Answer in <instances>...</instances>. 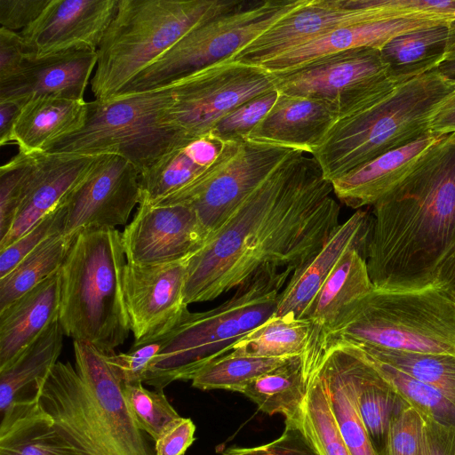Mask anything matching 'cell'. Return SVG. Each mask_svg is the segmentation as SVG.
Wrapping results in <instances>:
<instances>
[{
  "instance_id": "6da1fadb",
  "label": "cell",
  "mask_w": 455,
  "mask_h": 455,
  "mask_svg": "<svg viewBox=\"0 0 455 455\" xmlns=\"http://www.w3.org/2000/svg\"><path fill=\"white\" fill-rule=\"evenodd\" d=\"M332 193L315 159L292 152L188 259L185 303L212 300L265 268L303 267L340 224Z\"/></svg>"
},
{
  "instance_id": "7a4b0ae2",
  "label": "cell",
  "mask_w": 455,
  "mask_h": 455,
  "mask_svg": "<svg viewBox=\"0 0 455 455\" xmlns=\"http://www.w3.org/2000/svg\"><path fill=\"white\" fill-rule=\"evenodd\" d=\"M455 251V132L373 205L365 259L375 287L440 278Z\"/></svg>"
},
{
  "instance_id": "3957f363",
  "label": "cell",
  "mask_w": 455,
  "mask_h": 455,
  "mask_svg": "<svg viewBox=\"0 0 455 455\" xmlns=\"http://www.w3.org/2000/svg\"><path fill=\"white\" fill-rule=\"evenodd\" d=\"M75 365L60 362L36 396L78 455H156L127 408L123 384L93 346L74 340Z\"/></svg>"
},
{
  "instance_id": "277c9868",
  "label": "cell",
  "mask_w": 455,
  "mask_h": 455,
  "mask_svg": "<svg viewBox=\"0 0 455 455\" xmlns=\"http://www.w3.org/2000/svg\"><path fill=\"white\" fill-rule=\"evenodd\" d=\"M337 343L455 355V290L443 278L373 286L342 313L325 350Z\"/></svg>"
},
{
  "instance_id": "5b68a950",
  "label": "cell",
  "mask_w": 455,
  "mask_h": 455,
  "mask_svg": "<svg viewBox=\"0 0 455 455\" xmlns=\"http://www.w3.org/2000/svg\"><path fill=\"white\" fill-rule=\"evenodd\" d=\"M122 233L96 228L78 233L60 269L59 321L65 335L114 354L131 330L124 297Z\"/></svg>"
},
{
  "instance_id": "8992f818",
  "label": "cell",
  "mask_w": 455,
  "mask_h": 455,
  "mask_svg": "<svg viewBox=\"0 0 455 455\" xmlns=\"http://www.w3.org/2000/svg\"><path fill=\"white\" fill-rule=\"evenodd\" d=\"M292 274L265 268L237 287L220 306L188 309L166 333L144 383L163 391L177 380H191L202 368L230 353L233 346L275 315L281 291Z\"/></svg>"
},
{
  "instance_id": "52a82bcc",
  "label": "cell",
  "mask_w": 455,
  "mask_h": 455,
  "mask_svg": "<svg viewBox=\"0 0 455 455\" xmlns=\"http://www.w3.org/2000/svg\"><path fill=\"white\" fill-rule=\"evenodd\" d=\"M455 79L438 68L398 84L376 103L338 119L311 156L331 183L379 156L429 134Z\"/></svg>"
},
{
  "instance_id": "ba28073f",
  "label": "cell",
  "mask_w": 455,
  "mask_h": 455,
  "mask_svg": "<svg viewBox=\"0 0 455 455\" xmlns=\"http://www.w3.org/2000/svg\"><path fill=\"white\" fill-rule=\"evenodd\" d=\"M243 0H119L97 50L91 81L95 100L116 95L195 27Z\"/></svg>"
},
{
  "instance_id": "9c48e42d",
  "label": "cell",
  "mask_w": 455,
  "mask_h": 455,
  "mask_svg": "<svg viewBox=\"0 0 455 455\" xmlns=\"http://www.w3.org/2000/svg\"><path fill=\"white\" fill-rule=\"evenodd\" d=\"M172 103L170 85L88 101L83 125L42 152L115 155L129 161L140 174L170 151L191 141L170 124Z\"/></svg>"
},
{
  "instance_id": "30bf717a",
  "label": "cell",
  "mask_w": 455,
  "mask_h": 455,
  "mask_svg": "<svg viewBox=\"0 0 455 455\" xmlns=\"http://www.w3.org/2000/svg\"><path fill=\"white\" fill-rule=\"evenodd\" d=\"M306 0L244 1L191 29L117 94L164 87L231 58Z\"/></svg>"
},
{
  "instance_id": "8fae6325",
  "label": "cell",
  "mask_w": 455,
  "mask_h": 455,
  "mask_svg": "<svg viewBox=\"0 0 455 455\" xmlns=\"http://www.w3.org/2000/svg\"><path fill=\"white\" fill-rule=\"evenodd\" d=\"M274 75L280 93L325 102L339 119L368 108L413 78L391 74L381 51L373 48L337 52Z\"/></svg>"
},
{
  "instance_id": "7c38bea8",
  "label": "cell",
  "mask_w": 455,
  "mask_h": 455,
  "mask_svg": "<svg viewBox=\"0 0 455 455\" xmlns=\"http://www.w3.org/2000/svg\"><path fill=\"white\" fill-rule=\"evenodd\" d=\"M295 150L249 140H223L219 156L204 174L156 204L190 206L210 236Z\"/></svg>"
},
{
  "instance_id": "4fadbf2b",
  "label": "cell",
  "mask_w": 455,
  "mask_h": 455,
  "mask_svg": "<svg viewBox=\"0 0 455 455\" xmlns=\"http://www.w3.org/2000/svg\"><path fill=\"white\" fill-rule=\"evenodd\" d=\"M168 118L187 140L204 136L231 110L276 90L275 75L260 65L225 60L168 84Z\"/></svg>"
},
{
  "instance_id": "5bb4252c",
  "label": "cell",
  "mask_w": 455,
  "mask_h": 455,
  "mask_svg": "<svg viewBox=\"0 0 455 455\" xmlns=\"http://www.w3.org/2000/svg\"><path fill=\"white\" fill-rule=\"evenodd\" d=\"M388 20L401 19L381 0H306L228 60L260 65L342 27Z\"/></svg>"
},
{
  "instance_id": "9a60e30c",
  "label": "cell",
  "mask_w": 455,
  "mask_h": 455,
  "mask_svg": "<svg viewBox=\"0 0 455 455\" xmlns=\"http://www.w3.org/2000/svg\"><path fill=\"white\" fill-rule=\"evenodd\" d=\"M139 176L126 159L100 156L62 202L66 210L63 234L74 237L84 229L125 225L140 202Z\"/></svg>"
},
{
  "instance_id": "2e32d148",
  "label": "cell",
  "mask_w": 455,
  "mask_h": 455,
  "mask_svg": "<svg viewBox=\"0 0 455 455\" xmlns=\"http://www.w3.org/2000/svg\"><path fill=\"white\" fill-rule=\"evenodd\" d=\"M209 238L196 212L182 204H140L122 232L127 262L164 264L191 258Z\"/></svg>"
},
{
  "instance_id": "e0dca14e",
  "label": "cell",
  "mask_w": 455,
  "mask_h": 455,
  "mask_svg": "<svg viewBox=\"0 0 455 455\" xmlns=\"http://www.w3.org/2000/svg\"><path fill=\"white\" fill-rule=\"evenodd\" d=\"M189 259L154 265L126 262L123 288L134 342L166 333L188 310L183 291Z\"/></svg>"
},
{
  "instance_id": "ac0fdd59",
  "label": "cell",
  "mask_w": 455,
  "mask_h": 455,
  "mask_svg": "<svg viewBox=\"0 0 455 455\" xmlns=\"http://www.w3.org/2000/svg\"><path fill=\"white\" fill-rule=\"evenodd\" d=\"M119 0H51L40 16L20 32L27 50L44 56L71 50L97 51Z\"/></svg>"
},
{
  "instance_id": "d6986e66",
  "label": "cell",
  "mask_w": 455,
  "mask_h": 455,
  "mask_svg": "<svg viewBox=\"0 0 455 455\" xmlns=\"http://www.w3.org/2000/svg\"><path fill=\"white\" fill-rule=\"evenodd\" d=\"M97 61V51L92 50H71L44 56L28 52L20 68L0 82V100H12L20 106L38 98L84 100Z\"/></svg>"
},
{
  "instance_id": "ffe728a7",
  "label": "cell",
  "mask_w": 455,
  "mask_h": 455,
  "mask_svg": "<svg viewBox=\"0 0 455 455\" xmlns=\"http://www.w3.org/2000/svg\"><path fill=\"white\" fill-rule=\"evenodd\" d=\"M100 156L31 153L21 202L8 235L0 241V250L12 244L60 205Z\"/></svg>"
},
{
  "instance_id": "44dd1931",
  "label": "cell",
  "mask_w": 455,
  "mask_h": 455,
  "mask_svg": "<svg viewBox=\"0 0 455 455\" xmlns=\"http://www.w3.org/2000/svg\"><path fill=\"white\" fill-rule=\"evenodd\" d=\"M363 247L355 246L342 255L302 317L311 324L308 343L301 355L307 381L325 352L330 331L342 313L373 287Z\"/></svg>"
},
{
  "instance_id": "7402d4cb",
  "label": "cell",
  "mask_w": 455,
  "mask_h": 455,
  "mask_svg": "<svg viewBox=\"0 0 455 455\" xmlns=\"http://www.w3.org/2000/svg\"><path fill=\"white\" fill-rule=\"evenodd\" d=\"M370 368L351 346L338 343L327 347L316 373L327 394L339 433L351 455H379L362 421L357 395Z\"/></svg>"
},
{
  "instance_id": "603a6c76",
  "label": "cell",
  "mask_w": 455,
  "mask_h": 455,
  "mask_svg": "<svg viewBox=\"0 0 455 455\" xmlns=\"http://www.w3.org/2000/svg\"><path fill=\"white\" fill-rule=\"evenodd\" d=\"M370 225L371 214L363 210H356L339 224L319 252L291 275L279 295L275 316L302 318L342 255L352 247L365 249Z\"/></svg>"
},
{
  "instance_id": "cb8c5ba5",
  "label": "cell",
  "mask_w": 455,
  "mask_h": 455,
  "mask_svg": "<svg viewBox=\"0 0 455 455\" xmlns=\"http://www.w3.org/2000/svg\"><path fill=\"white\" fill-rule=\"evenodd\" d=\"M444 136L429 133L379 156L333 180V194L352 209L373 206L403 181Z\"/></svg>"
},
{
  "instance_id": "d4e9b609",
  "label": "cell",
  "mask_w": 455,
  "mask_h": 455,
  "mask_svg": "<svg viewBox=\"0 0 455 455\" xmlns=\"http://www.w3.org/2000/svg\"><path fill=\"white\" fill-rule=\"evenodd\" d=\"M339 119L327 103L280 93L276 102L245 140L312 154Z\"/></svg>"
},
{
  "instance_id": "484cf974",
  "label": "cell",
  "mask_w": 455,
  "mask_h": 455,
  "mask_svg": "<svg viewBox=\"0 0 455 455\" xmlns=\"http://www.w3.org/2000/svg\"><path fill=\"white\" fill-rule=\"evenodd\" d=\"M448 25L437 21L401 19L362 22L342 27L317 39L306 43L260 64L272 74L285 72L316 59L337 52L356 49L373 48L381 51L384 46L401 35Z\"/></svg>"
},
{
  "instance_id": "4316f807",
  "label": "cell",
  "mask_w": 455,
  "mask_h": 455,
  "mask_svg": "<svg viewBox=\"0 0 455 455\" xmlns=\"http://www.w3.org/2000/svg\"><path fill=\"white\" fill-rule=\"evenodd\" d=\"M60 270L0 311V369L59 319Z\"/></svg>"
},
{
  "instance_id": "83f0119b",
  "label": "cell",
  "mask_w": 455,
  "mask_h": 455,
  "mask_svg": "<svg viewBox=\"0 0 455 455\" xmlns=\"http://www.w3.org/2000/svg\"><path fill=\"white\" fill-rule=\"evenodd\" d=\"M222 146L223 140L208 133L164 155L140 174V204H156L190 185L215 162Z\"/></svg>"
},
{
  "instance_id": "f1b7e54d",
  "label": "cell",
  "mask_w": 455,
  "mask_h": 455,
  "mask_svg": "<svg viewBox=\"0 0 455 455\" xmlns=\"http://www.w3.org/2000/svg\"><path fill=\"white\" fill-rule=\"evenodd\" d=\"M0 455H78L56 429L37 396L13 403L1 414Z\"/></svg>"
},
{
  "instance_id": "f546056e",
  "label": "cell",
  "mask_w": 455,
  "mask_h": 455,
  "mask_svg": "<svg viewBox=\"0 0 455 455\" xmlns=\"http://www.w3.org/2000/svg\"><path fill=\"white\" fill-rule=\"evenodd\" d=\"M87 101L38 98L25 103L17 118L12 144L19 152H42L52 142L78 130L84 124Z\"/></svg>"
},
{
  "instance_id": "4dcf8cb0",
  "label": "cell",
  "mask_w": 455,
  "mask_h": 455,
  "mask_svg": "<svg viewBox=\"0 0 455 455\" xmlns=\"http://www.w3.org/2000/svg\"><path fill=\"white\" fill-rule=\"evenodd\" d=\"M64 331L59 319L52 323L8 365L0 369V412L13 403L36 396L39 381L57 363Z\"/></svg>"
},
{
  "instance_id": "1f68e13d",
  "label": "cell",
  "mask_w": 455,
  "mask_h": 455,
  "mask_svg": "<svg viewBox=\"0 0 455 455\" xmlns=\"http://www.w3.org/2000/svg\"><path fill=\"white\" fill-rule=\"evenodd\" d=\"M455 51V22L409 32L381 50L391 74L415 77L438 68Z\"/></svg>"
},
{
  "instance_id": "d6a6232c",
  "label": "cell",
  "mask_w": 455,
  "mask_h": 455,
  "mask_svg": "<svg viewBox=\"0 0 455 455\" xmlns=\"http://www.w3.org/2000/svg\"><path fill=\"white\" fill-rule=\"evenodd\" d=\"M307 385L301 355H297L254 379L242 394L268 415L281 414L285 421L300 422Z\"/></svg>"
},
{
  "instance_id": "836d02e7",
  "label": "cell",
  "mask_w": 455,
  "mask_h": 455,
  "mask_svg": "<svg viewBox=\"0 0 455 455\" xmlns=\"http://www.w3.org/2000/svg\"><path fill=\"white\" fill-rule=\"evenodd\" d=\"M310 329L307 319L273 315L237 341L229 354L272 358L302 355L308 343Z\"/></svg>"
},
{
  "instance_id": "e575fe53",
  "label": "cell",
  "mask_w": 455,
  "mask_h": 455,
  "mask_svg": "<svg viewBox=\"0 0 455 455\" xmlns=\"http://www.w3.org/2000/svg\"><path fill=\"white\" fill-rule=\"evenodd\" d=\"M75 236L57 234L27 255L8 275L0 278V311L57 273Z\"/></svg>"
},
{
  "instance_id": "d590c367",
  "label": "cell",
  "mask_w": 455,
  "mask_h": 455,
  "mask_svg": "<svg viewBox=\"0 0 455 455\" xmlns=\"http://www.w3.org/2000/svg\"><path fill=\"white\" fill-rule=\"evenodd\" d=\"M357 403L375 451L386 455L391 423L410 404L371 364L361 383Z\"/></svg>"
},
{
  "instance_id": "8d00e7d4",
  "label": "cell",
  "mask_w": 455,
  "mask_h": 455,
  "mask_svg": "<svg viewBox=\"0 0 455 455\" xmlns=\"http://www.w3.org/2000/svg\"><path fill=\"white\" fill-rule=\"evenodd\" d=\"M349 345L425 419H432L443 426L455 427V403L442 392L372 357L356 346Z\"/></svg>"
},
{
  "instance_id": "74e56055",
  "label": "cell",
  "mask_w": 455,
  "mask_h": 455,
  "mask_svg": "<svg viewBox=\"0 0 455 455\" xmlns=\"http://www.w3.org/2000/svg\"><path fill=\"white\" fill-rule=\"evenodd\" d=\"M355 346L372 357L434 387L455 403V355Z\"/></svg>"
},
{
  "instance_id": "f35d334b",
  "label": "cell",
  "mask_w": 455,
  "mask_h": 455,
  "mask_svg": "<svg viewBox=\"0 0 455 455\" xmlns=\"http://www.w3.org/2000/svg\"><path fill=\"white\" fill-rule=\"evenodd\" d=\"M288 358L236 356L228 353L196 372L191 379L192 386L201 390L225 389L242 393L251 381L280 366Z\"/></svg>"
},
{
  "instance_id": "ab89813d",
  "label": "cell",
  "mask_w": 455,
  "mask_h": 455,
  "mask_svg": "<svg viewBox=\"0 0 455 455\" xmlns=\"http://www.w3.org/2000/svg\"><path fill=\"white\" fill-rule=\"evenodd\" d=\"M300 426L319 455H351L316 373H313L308 380Z\"/></svg>"
},
{
  "instance_id": "60d3db41",
  "label": "cell",
  "mask_w": 455,
  "mask_h": 455,
  "mask_svg": "<svg viewBox=\"0 0 455 455\" xmlns=\"http://www.w3.org/2000/svg\"><path fill=\"white\" fill-rule=\"evenodd\" d=\"M142 384H123V394L133 420L154 442L169 422L180 416L163 391Z\"/></svg>"
},
{
  "instance_id": "b9f144b4",
  "label": "cell",
  "mask_w": 455,
  "mask_h": 455,
  "mask_svg": "<svg viewBox=\"0 0 455 455\" xmlns=\"http://www.w3.org/2000/svg\"><path fill=\"white\" fill-rule=\"evenodd\" d=\"M66 210L61 204L9 246L0 250V278L48 238L63 233Z\"/></svg>"
},
{
  "instance_id": "7bdbcfd3",
  "label": "cell",
  "mask_w": 455,
  "mask_h": 455,
  "mask_svg": "<svg viewBox=\"0 0 455 455\" xmlns=\"http://www.w3.org/2000/svg\"><path fill=\"white\" fill-rule=\"evenodd\" d=\"M279 95L274 90L241 104L225 116L210 133L221 140H245L271 110Z\"/></svg>"
},
{
  "instance_id": "ee69618b",
  "label": "cell",
  "mask_w": 455,
  "mask_h": 455,
  "mask_svg": "<svg viewBox=\"0 0 455 455\" xmlns=\"http://www.w3.org/2000/svg\"><path fill=\"white\" fill-rule=\"evenodd\" d=\"M30 154L18 152L0 168V241L8 235L21 202Z\"/></svg>"
},
{
  "instance_id": "f6af8a7d",
  "label": "cell",
  "mask_w": 455,
  "mask_h": 455,
  "mask_svg": "<svg viewBox=\"0 0 455 455\" xmlns=\"http://www.w3.org/2000/svg\"><path fill=\"white\" fill-rule=\"evenodd\" d=\"M162 345V335L142 342H134L125 353L106 355V361L122 384L144 383L149 365Z\"/></svg>"
},
{
  "instance_id": "bcb514c9",
  "label": "cell",
  "mask_w": 455,
  "mask_h": 455,
  "mask_svg": "<svg viewBox=\"0 0 455 455\" xmlns=\"http://www.w3.org/2000/svg\"><path fill=\"white\" fill-rule=\"evenodd\" d=\"M220 455H319L300 426V422L285 421L277 439L255 447H231Z\"/></svg>"
},
{
  "instance_id": "7dc6e473",
  "label": "cell",
  "mask_w": 455,
  "mask_h": 455,
  "mask_svg": "<svg viewBox=\"0 0 455 455\" xmlns=\"http://www.w3.org/2000/svg\"><path fill=\"white\" fill-rule=\"evenodd\" d=\"M424 427V417L408 406L391 423L386 455H419Z\"/></svg>"
},
{
  "instance_id": "c3c4849f",
  "label": "cell",
  "mask_w": 455,
  "mask_h": 455,
  "mask_svg": "<svg viewBox=\"0 0 455 455\" xmlns=\"http://www.w3.org/2000/svg\"><path fill=\"white\" fill-rule=\"evenodd\" d=\"M196 425L189 418L169 422L154 441L156 455H184L196 440Z\"/></svg>"
},
{
  "instance_id": "681fc988",
  "label": "cell",
  "mask_w": 455,
  "mask_h": 455,
  "mask_svg": "<svg viewBox=\"0 0 455 455\" xmlns=\"http://www.w3.org/2000/svg\"><path fill=\"white\" fill-rule=\"evenodd\" d=\"M51 0H0L1 28L23 30L32 24Z\"/></svg>"
},
{
  "instance_id": "f907efd6",
  "label": "cell",
  "mask_w": 455,
  "mask_h": 455,
  "mask_svg": "<svg viewBox=\"0 0 455 455\" xmlns=\"http://www.w3.org/2000/svg\"><path fill=\"white\" fill-rule=\"evenodd\" d=\"M28 52L20 32L0 28V82L20 68Z\"/></svg>"
},
{
  "instance_id": "816d5d0a",
  "label": "cell",
  "mask_w": 455,
  "mask_h": 455,
  "mask_svg": "<svg viewBox=\"0 0 455 455\" xmlns=\"http://www.w3.org/2000/svg\"><path fill=\"white\" fill-rule=\"evenodd\" d=\"M419 455H455V427L443 426L425 419Z\"/></svg>"
},
{
  "instance_id": "f5cc1de1",
  "label": "cell",
  "mask_w": 455,
  "mask_h": 455,
  "mask_svg": "<svg viewBox=\"0 0 455 455\" xmlns=\"http://www.w3.org/2000/svg\"><path fill=\"white\" fill-rule=\"evenodd\" d=\"M429 132L435 135L455 132V89L444 98L433 114Z\"/></svg>"
},
{
  "instance_id": "db71d44e",
  "label": "cell",
  "mask_w": 455,
  "mask_h": 455,
  "mask_svg": "<svg viewBox=\"0 0 455 455\" xmlns=\"http://www.w3.org/2000/svg\"><path fill=\"white\" fill-rule=\"evenodd\" d=\"M21 107L12 100H0V145L12 144V132Z\"/></svg>"
},
{
  "instance_id": "11a10c76",
  "label": "cell",
  "mask_w": 455,
  "mask_h": 455,
  "mask_svg": "<svg viewBox=\"0 0 455 455\" xmlns=\"http://www.w3.org/2000/svg\"><path fill=\"white\" fill-rule=\"evenodd\" d=\"M438 69L447 77L455 79V51L446 56Z\"/></svg>"
}]
</instances>
